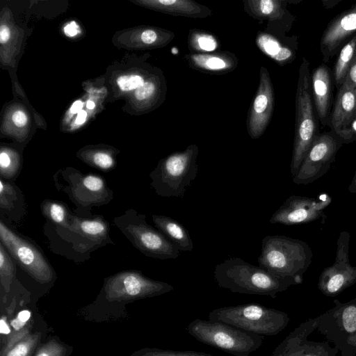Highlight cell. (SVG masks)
<instances>
[{
  "label": "cell",
  "instance_id": "obj_40",
  "mask_svg": "<svg viewBox=\"0 0 356 356\" xmlns=\"http://www.w3.org/2000/svg\"><path fill=\"white\" fill-rule=\"evenodd\" d=\"M140 38L143 43L152 44L157 40L158 34L152 29H146L141 33Z\"/></svg>",
  "mask_w": 356,
  "mask_h": 356
},
{
  "label": "cell",
  "instance_id": "obj_48",
  "mask_svg": "<svg viewBox=\"0 0 356 356\" xmlns=\"http://www.w3.org/2000/svg\"><path fill=\"white\" fill-rule=\"evenodd\" d=\"M86 106L88 109H92L95 107V103L92 101L88 100L86 103Z\"/></svg>",
  "mask_w": 356,
  "mask_h": 356
},
{
  "label": "cell",
  "instance_id": "obj_31",
  "mask_svg": "<svg viewBox=\"0 0 356 356\" xmlns=\"http://www.w3.org/2000/svg\"><path fill=\"white\" fill-rule=\"evenodd\" d=\"M73 350L72 346L53 336L39 345L33 356H70Z\"/></svg>",
  "mask_w": 356,
  "mask_h": 356
},
{
  "label": "cell",
  "instance_id": "obj_42",
  "mask_svg": "<svg viewBox=\"0 0 356 356\" xmlns=\"http://www.w3.org/2000/svg\"><path fill=\"white\" fill-rule=\"evenodd\" d=\"M80 31L79 25L75 22H71L64 27L65 34L69 37L76 35Z\"/></svg>",
  "mask_w": 356,
  "mask_h": 356
},
{
  "label": "cell",
  "instance_id": "obj_46",
  "mask_svg": "<svg viewBox=\"0 0 356 356\" xmlns=\"http://www.w3.org/2000/svg\"><path fill=\"white\" fill-rule=\"evenodd\" d=\"M87 113L85 111H81L76 118V123L78 124H83L86 119Z\"/></svg>",
  "mask_w": 356,
  "mask_h": 356
},
{
  "label": "cell",
  "instance_id": "obj_14",
  "mask_svg": "<svg viewBox=\"0 0 356 356\" xmlns=\"http://www.w3.org/2000/svg\"><path fill=\"white\" fill-rule=\"evenodd\" d=\"M317 317L302 323L275 348L270 356H336L339 350L326 341H309Z\"/></svg>",
  "mask_w": 356,
  "mask_h": 356
},
{
  "label": "cell",
  "instance_id": "obj_34",
  "mask_svg": "<svg viewBox=\"0 0 356 356\" xmlns=\"http://www.w3.org/2000/svg\"><path fill=\"white\" fill-rule=\"evenodd\" d=\"M129 356H215L193 350H164L157 348H143L132 353Z\"/></svg>",
  "mask_w": 356,
  "mask_h": 356
},
{
  "label": "cell",
  "instance_id": "obj_17",
  "mask_svg": "<svg viewBox=\"0 0 356 356\" xmlns=\"http://www.w3.org/2000/svg\"><path fill=\"white\" fill-rule=\"evenodd\" d=\"M274 92L267 69L261 67L259 87L247 120L248 131L252 139L265 131L274 108Z\"/></svg>",
  "mask_w": 356,
  "mask_h": 356
},
{
  "label": "cell",
  "instance_id": "obj_8",
  "mask_svg": "<svg viewBox=\"0 0 356 356\" xmlns=\"http://www.w3.org/2000/svg\"><path fill=\"white\" fill-rule=\"evenodd\" d=\"M174 286L154 280L140 270H127L106 277L99 296L110 303H129L170 292Z\"/></svg>",
  "mask_w": 356,
  "mask_h": 356
},
{
  "label": "cell",
  "instance_id": "obj_15",
  "mask_svg": "<svg viewBox=\"0 0 356 356\" xmlns=\"http://www.w3.org/2000/svg\"><path fill=\"white\" fill-rule=\"evenodd\" d=\"M64 175L69 186L66 193L76 205L99 206L108 204L113 199L112 191L99 175H83L78 172H64Z\"/></svg>",
  "mask_w": 356,
  "mask_h": 356
},
{
  "label": "cell",
  "instance_id": "obj_27",
  "mask_svg": "<svg viewBox=\"0 0 356 356\" xmlns=\"http://www.w3.org/2000/svg\"><path fill=\"white\" fill-rule=\"evenodd\" d=\"M40 209L42 215L53 224L63 230L68 229L71 213L65 204L57 200H45L42 202Z\"/></svg>",
  "mask_w": 356,
  "mask_h": 356
},
{
  "label": "cell",
  "instance_id": "obj_33",
  "mask_svg": "<svg viewBox=\"0 0 356 356\" xmlns=\"http://www.w3.org/2000/svg\"><path fill=\"white\" fill-rule=\"evenodd\" d=\"M20 171V163L17 157L6 149L0 153V175L5 180L16 179Z\"/></svg>",
  "mask_w": 356,
  "mask_h": 356
},
{
  "label": "cell",
  "instance_id": "obj_7",
  "mask_svg": "<svg viewBox=\"0 0 356 356\" xmlns=\"http://www.w3.org/2000/svg\"><path fill=\"white\" fill-rule=\"evenodd\" d=\"M113 223L135 248L147 257L165 260L176 259L180 250L159 229L146 221V216L134 209L113 218Z\"/></svg>",
  "mask_w": 356,
  "mask_h": 356
},
{
  "label": "cell",
  "instance_id": "obj_47",
  "mask_svg": "<svg viewBox=\"0 0 356 356\" xmlns=\"http://www.w3.org/2000/svg\"><path fill=\"white\" fill-rule=\"evenodd\" d=\"M348 191L352 193H356V170L355 172L352 181L348 186Z\"/></svg>",
  "mask_w": 356,
  "mask_h": 356
},
{
  "label": "cell",
  "instance_id": "obj_11",
  "mask_svg": "<svg viewBox=\"0 0 356 356\" xmlns=\"http://www.w3.org/2000/svg\"><path fill=\"white\" fill-rule=\"evenodd\" d=\"M343 143L331 131L320 134L306 154L293 181L307 185L324 176L330 169Z\"/></svg>",
  "mask_w": 356,
  "mask_h": 356
},
{
  "label": "cell",
  "instance_id": "obj_2",
  "mask_svg": "<svg viewBox=\"0 0 356 356\" xmlns=\"http://www.w3.org/2000/svg\"><path fill=\"white\" fill-rule=\"evenodd\" d=\"M213 275L220 287L233 293L268 296L272 298L294 285L293 282L275 277L238 257H230L217 264Z\"/></svg>",
  "mask_w": 356,
  "mask_h": 356
},
{
  "label": "cell",
  "instance_id": "obj_32",
  "mask_svg": "<svg viewBox=\"0 0 356 356\" xmlns=\"http://www.w3.org/2000/svg\"><path fill=\"white\" fill-rule=\"evenodd\" d=\"M191 60L194 65L211 71H222L231 66L225 56L197 54L192 55Z\"/></svg>",
  "mask_w": 356,
  "mask_h": 356
},
{
  "label": "cell",
  "instance_id": "obj_29",
  "mask_svg": "<svg viewBox=\"0 0 356 356\" xmlns=\"http://www.w3.org/2000/svg\"><path fill=\"white\" fill-rule=\"evenodd\" d=\"M16 262L9 254L2 243H0V283L6 296L10 293L15 281Z\"/></svg>",
  "mask_w": 356,
  "mask_h": 356
},
{
  "label": "cell",
  "instance_id": "obj_19",
  "mask_svg": "<svg viewBox=\"0 0 356 356\" xmlns=\"http://www.w3.org/2000/svg\"><path fill=\"white\" fill-rule=\"evenodd\" d=\"M312 95L319 122L328 124L332 106V77L330 68L321 64L311 75Z\"/></svg>",
  "mask_w": 356,
  "mask_h": 356
},
{
  "label": "cell",
  "instance_id": "obj_37",
  "mask_svg": "<svg viewBox=\"0 0 356 356\" xmlns=\"http://www.w3.org/2000/svg\"><path fill=\"white\" fill-rule=\"evenodd\" d=\"M195 43L200 49L204 51H213L217 47L216 39L208 34H198L195 39Z\"/></svg>",
  "mask_w": 356,
  "mask_h": 356
},
{
  "label": "cell",
  "instance_id": "obj_9",
  "mask_svg": "<svg viewBox=\"0 0 356 356\" xmlns=\"http://www.w3.org/2000/svg\"><path fill=\"white\" fill-rule=\"evenodd\" d=\"M317 316L316 330L332 342L341 356H356V298L341 302Z\"/></svg>",
  "mask_w": 356,
  "mask_h": 356
},
{
  "label": "cell",
  "instance_id": "obj_39",
  "mask_svg": "<svg viewBox=\"0 0 356 356\" xmlns=\"http://www.w3.org/2000/svg\"><path fill=\"white\" fill-rule=\"evenodd\" d=\"M342 86L349 89H356V51Z\"/></svg>",
  "mask_w": 356,
  "mask_h": 356
},
{
  "label": "cell",
  "instance_id": "obj_26",
  "mask_svg": "<svg viewBox=\"0 0 356 356\" xmlns=\"http://www.w3.org/2000/svg\"><path fill=\"white\" fill-rule=\"evenodd\" d=\"M258 46L274 60L280 63L291 61L295 56L294 51L280 44L278 40L268 35H261L257 38Z\"/></svg>",
  "mask_w": 356,
  "mask_h": 356
},
{
  "label": "cell",
  "instance_id": "obj_23",
  "mask_svg": "<svg viewBox=\"0 0 356 356\" xmlns=\"http://www.w3.org/2000/svg\"><path fill=\"white\" fill-rule=\"evenodd\" d=\"M22 305L10 320V334L1 348L11 346L26 335L32 332L34 324L33 312Z\"/></svg>",
  "mask_w": 356,
  "mask_h": 356
},
{
  "label": "cell",
  "instance_id": "obj_38",
  "mask_svg": "<svg viewBox=\"0 0 356 356\" xmlns=\"http://www.w3.org/2000/svg\"><path fill=\"white\" fill-rule=\"evenodd\" d=\"M155 91V84L152 81H147L136 90L135 97L138 100H145L151 97Z\"/></svg>",
  "mask_w": 356,
  "mask_h": 356
},
{
  "label": "cell",
  "instance_id": "obj_22",
  "mask_svg": "<svg viewBox=\"0 0 356 356\" xmlns=\"http://www.w3.org/2000/svg\"><path fill=\"white\" fill-rule=\"evenodd\" d=\"M0 208L14 220H19L24 214L22 192L13 182L0 178Z\"/></svg>",
  "mask_w": 356,
  "mask_h": 356
},
{
  "label": "cell",
  "instance_id": "obj_25",
  "mask_svg": "<svg viewBox=\"0 0 356 356\" xmlns=\"http://www.w3.org/2000/svg\"><path fill=\"white\" fill-rule=\"evenodd\" d=\"M356 51V34L340 50L333 69L335 86L339 89L343 84L346 74Z\"/></svg>",
  "mask_w": 356,
  "mask_h": 356
},
{
  "label": "cell",
  "instance_id": "obj_35",
  "mask_svg": "<svg viewBox=\"0 0 356 356\" xmlns=\"http://www.w3.org/2000/svg\"><path fill=\"white\" fill-rule=\"evenodd\" d=\"M83 160L88 165L103 172L111 170L115 166L113 156L104 151H96L84 156Z\"/></svg>",
  "mask_w": 356,
  "mask_h": 356
},
{
  "label": "cell",
  "instance_id": "obj_41",
  "mask_svg": "<svg viewBox=\"0 0 356 356\" xmlns=\"http://www.w3.org/2000/svg\"><path fill=\"white\" fill-rule=\"evenodd\" d=\"M12 120L15 126L22 127L27 123V116L22 111H16L12 115Z\"/></svg>",
  "mask_w": 356,
  "mask_h": 356
},
{
  "label": "cell",
  "instance_id": "obj_28",
  "mask_svg": "<svg viewBox=\"0 0 356 356\" xmlns=\"http://www.w3.org/2000/svg\"><path fill=\"white\" fill-rule=\"evenodd\" d=\"M42 338L41 332H32L11 346L1 348L0 356H33Z\"/></svg>",
  "mask_w": 356,
  "mask_h": 356
},
{
  "label": "cell",
  "instance_id": "obj_6",
  "mask_svg": "<svg viewBox=\"0 0 356 356\" xmlns=\"http://www.w3.org/2000/svg\"><path fill=\"white\" fill-rule=\"evenodd\" d=\"M198 341L234 356H248L261 347L264 336L221 322L196 318L186 328Z\"/></svg>",
  "mask_w": 356,
  "mask_h": 356
},
{
  "label": "cell",
  "instance_id": "obj_4",
  "mask_svg": "<svg viewBox=\"0 0 356 356\" xmlns=\"http://www.w3.org/2000/svg\"><path fill=\"white\" fill-rule=\"evenodd\" d=\"M197 155L198 148L193 144L161 159L149 175L155 193L163 197L182 198L197 176Z\"/></svg>",
  "mask_w": 356,
  "mask_h": 356
},
{
  "label": "cell",
  "instance_id": "obj_44",
  "mask_svg": "<svg viewBox=\"0 0 356 356\" xmlns=\"http://www.w3.org/2000/svg\"><path fill=\"white\" fill-rule=\"evenodd\" d=\"M83 107V102L80 100H77L73 103L70 108V112L72 113H79Z\"/></svg>",
  "mask_w": 356,
  "mask_h": 356
},
{
  "label": "cell",
  "instance_id": "obj_10",
  "mask_svg": "<svg viewBox=\"0 0 356 356\" xmlns=\"http://www.w3.org/2000/svg\"><path fill=\"white\" fill-rule=\"evenodd\" d=\"M0 243L16 264L37 282L45 284L56 276L51 265L40 249L29 238L0 221Z\"/></svg>",
  "mask_w": 356,
  "mask_h": 356
},
{
  "label": "cell",
  "instance_id": "obj_30",
  "mask_svg": "<svg viewBox=\"0 0 356 356\" xmlns=\"http://www.w3.org/2000/svg\"><path fill=\"white\" fill-rule=\"evenodd\" d=\"M284 1L275 0L249 1L248 3L255 15L270 19H281L285 10Z\"/></svg>",
  "mask_w": 356,
  "mask_h": 356
},
{
  "label": "cell",
  "instance_id": "obj_20",
  "mask_svg": "<svg viewBox=\"0 0 356 356\" xmlns=\"http://www.w3.org/2000/svg\"><path fill=\"white\" fill-rule=\"evenodd\" d=\"M65 231L79 234L83 242H88L89 248L113 243L109 237V225L101 216L87 219L71 214L69 227Z\"/></svg>",
  "mask_w": 356,
  "mask_h": 356
},
{
  "label": "cell",
  "instance_id": "obj_16",
  "mask_svg": "<svg viewBox=\"0 0 356 356\" xmlns=\"http://www.w3.org/2000/svg\"><path fill=\"white\" fill-rule=\"evenodd\" d=\"M327 125L343 144L356 140V89L337 90Z\"/></svg>",
  "mask_w": 356,
  "mask_h": 356
},
{
  "label": "cell",
  "instance_id": "obj_5",
  "mask_svg": "<svg viewBox=\"0 0 356 356\" xmlns=\"http://www.w3.org/2000/svg\"><path fill=\"white\" fill-rule=\"evenodd\" d=\"M208 318L262 336L277 335L290 321L286 312L257 303L218 308L211 311Z\"/></svg>",
  "mask_w": 356,
  "mask_h": 356
},
{
  "label": "cell",
  "instance_id": "obj_1",
  "mask_svg": "<svg viewBox=\"0 0 356 356\" xmlns=\"http://www.w3.org/2000/svg\"><path fill=\"white\" fill-rule=\"evenodd\" d=\"M312 259V250L306 242L286 236L270 235L261 241L257 261L260 268L296 285L302 283L303 275Z\"/></svg>",
  "mask_w": 356,
  "mask_h": 356
},
{
  "label": "cell",
  "instance_id": "obj_24",
  "mask_svg": "<svg viewBox=\"0 0 356 356\" xmlns=\"http://www.w3.org/2000/svg\"><path fill=\"white\" fill-rule=\"evenodd\" d=\"M148 3L163 12L174 15L191 17H205L203 7L188 0H157L148 1Z\"/></svg>",
  "mask_w": 356,
  "mask_h": 356
},
{
  "label": "cell",
  "instance_id": "obj_45",
  "mask_svg": "<svg viewBox=\"0 0 356 356\" xmlns=\"http://www.w3.org/2000/svg\"><path fill=\"white\" fill-rule=\"evenodd\" d=\"M339 3L338 0H323L322 3L326 9H330L336 6Z\"/></svg>",
  "mask_w": 356,
  "mask_h": 356
},
{
  "label": "cell",
  "instance_id": "obj_18",
  "mask_svg": "<svg viewBox=\"0 0 356 356\" xmlns=\"http://www.w3.org/2000/svg\"><path fill=\"white\" fill-rule=\"evenodd\" d=\"M356 33V4L330 22L323 33L320 49L323 60L327 62L336 55L343 42Z\"/></svg>",
  "mask_w": 356,
  "mask_h": 356
},
{
  "label": "cell",
  "instance_id": "obj_21",
  "mask_svg": "<svg viewBox=\"0 0 356 356\" xmlns=\"http://www.w3.org/2000/svg\"><path fill=\"white\" fill-rule=\"evenodd\" d=\"M152 221L155 227L168 238L180 251H192L193 241L188 230L171 217L153 214Z\"/></svg>",
  "mask_w": 356,
  "mask_h": 356
},
{
  "label": "cell",
  "instance_id": "obj_12",
  "mask_svg": "<svg viewBox=\"0 0 356 356\" xmlns=\"http://www.w3.org/2000/svg\"><path fill=\"white\" fill-rule=\"evenodd\" d=\"M350 240L348 232H340L334 261L325 268L319 276L318 288L326 296H337L356 283V266H352L349 260Z\"/></svg>",
  "mask_w": 356,
  "mask_h": 356
},
{
  "label": "cell",
  "instance_id": "obj_13",
  "mask_svg": "<svg viewBox=\"0 0 356 356\" xmlns=\"http://www.w3.org/2000/svg\"><path fill=\"white\" fill-rule=\"evenodd\" d=\"M332 197L323 193L318 197L291 195L273 214L271 224L296 225L309 223L325 216L324 211Z\"/></svg>",
  "mask_w": 356,
  "mask_h": 356
},
{
  "label": "cell",
  "instance_id": "obj_36",
  "mask_svg": "<svg viewBox=\"0 0 356 356\" xmlns=\"http://www.w3.org/2000/svg\"><path fill=\"white\" fill-rule=\"evenodd\" d=\"M144 79L137 74L124 75L118 78L117 84L122 91L138 89L145 83Z\"/></svg>",
  "mask_w": 356,
  "mask_h": 356
},
{
  "label": "cell",
  "instance_id": "obj_3",
  "mask_svg": "<svg viewBox=\"0 0 356 356\" xmlns=\"http://www.w3.org/2000/svg\"><path fill=\"white\" fill-rule=\"evenodd\" d=\"M314 107L309 63L303 58L299 70L296 97L295 136L290 165L293 177L298 173L306 154L320 134L319 120L315 115Z\"/></svg>",
  "mask_w": 356,
  "mask_h": 356
},
{
  "label": "cell",
  "instance_id": "obj_43",
  "mask_svg": "<svg viewBox=\"0 0 356 356\" xmlns=\"http://www.w3.org/2000/svg\"><path fill=\"white\" fill-rule=\"evenodd\" d=\"M10 38V31L6 25L1 24L0 26V42L6 43Z\"/></svg>",
  "mask_w": 356,
  "mask_h": 356
}]
</instances>
